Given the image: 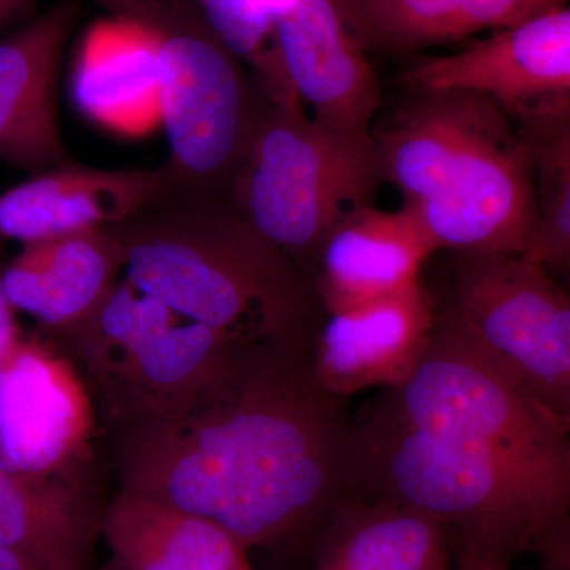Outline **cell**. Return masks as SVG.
<instances>
[{
  "label": "cell",
  "instance_id": "52a82bcc",
  "mask_svg": "<svg viewBox=\"0 0 570 570\" xmlns=\"http://www.w3.org/2000/svg\"><path fill=\"white\" fill-rule=\"evenodd\" d=\"M379 400L411 425L499 450L540 485L570 499V426L487 355L452 307L436 316L411 377Z\"/></svg>",
  "mask_w": 570,
  "mask_h": 570
},
{
  "label": "cell",
  "instance_id": "7402d4cb",
  "mask_svg": "<svg viewBox=\"0 0 570 570\" xmlns=\"http://www.w3.org/2000/svg\"><path fill=\"white\" fill-rule=\"evenodd\" d=\"M539 179L534 223L521 257L546 269L568 272L570 265V127H542L524 135Z\"/></svg>",
  "mask_w": 570,
  "mask_h": 570
},
{
  "label": "cell",
  "instance_id": "ac0fdd59",
  "mask_svg": "<svg viewBox=\"0 0 570 570\" xmlns=\"http://www.w3.org/2000/svg\"><path fill=\"white\" fill-rule=\"evenodd\" d=\"M104 510L85 479H37L0 466V543L45 570H96Z\"/></svg>",
  "mask_w": 570,
  "mask_h": 570
},
{
  "label": "cell",
  "instance_id": "2e32d148",
  "mask_svg": "<svg viewBox=\"0 0 570 570\" xmlns=\"http://www.w3.org/2000/svg\"><path fill=\"white\" fill-rule=\"evenodd\" d=\"M121 269V245L107 227L24 245L0 281L13 309L58 341L96 316Z\"/></svg>",
  "mask_w": 570,
  "mask_h": 570
},
{
  "label": "cell",
  "instance_id": "44dd1931",
  "mask_svg": "<svg viewBox=\"0 0 570 570\" xmlns=\"http://www.w3.org/2000/svg\"><path fill=\"white\" fill-rule=\"evenodd\" d=\"M365 50L406 52L452 43L568 6V0H336Z\"/></svg>",
  "mask_w": 570,
  "mask_h": 570
},
{
  "label": "cell",
  "instance_id": "7a4b0ae2",
  "mask_svg": "<svg viewBox=\"0 0 570 570\" xmlns=\"http://www.w3.org/2000/svg\"><path fill=\"white\" fill-rule=\"evenodd\" d=\"M127 281L186 321L245 340L313 351L314 305L298 266L235 212L230 198L165 183L111 225Z\"/></svg>",
  "mask_w": 570,
  "mask_h": 570
},
{
  "label": "cell",
  "instance_id": "277c9868",
  "mask_svg": "<svg viewBox=\"0 0 570 570\" xmlns=\"http://www.w3.org/2000/svg\"><path fill=\"white\" fill-rule=\"evenodd\" d=\"M360 419L370 461L367 497L417 509L455 532L456 561L512 564L542 554L569 570L570 499L540 485L499 450L401 419L381 400Z\"/></svg>",
  "mask_w": 570,
  "mask_h": 570
},
{
  "label": "cell",
  "instance_id": "d6986e66",
  "mask_svg": "<svg viewBox=\"0 0 570 570\" xmlns=\"http://www.w3.org/2000/svg\"><path fill=\"white\" fill-rule=\"evenodd\" d=\"M111 570H227L249 551L223 528L157 499L119 491L100 527Z\"/></svg>",
  "mask_w": 570,
  "mask_h": 570
},
{
  "label": "cell",
  "instance_id": "8992f818",
  "mask_svg": "<svg viewBox=\"0 0 570 570\" xmlns=\"http://www.w3.org/2000/svg\"><path fill=\"white\" fill-rule=\"evenodd\" d=\"M377 179L373 135L337 132L305 108L264 99L228 198L295 264L318 253L348 209L367 204Z\"/></svg>",
  "mask_w": 570,
  "mask_h": 570
},
{
  "label": "cell",
  "instance_id": "83f0119b",
  "mask_svg": "<svg viewBox=\"0 0 570 570\" xmlns=\"http://www.w3.org/2000/svg\"><path fill=\"white\" fill-rule=\"evenodd\" d=\"M227 570H254L253 566H250L249 557L243 558V560H239L236 562V564L232 566V568H228Z\"/></svg>",
  "mask_w": 570,
  "mask_h": 570
},
{
  "label": "cell",
  "instance_id": "484cf974",
  "mask_svg": "<svg viewBox=\"0 0 570 570\" xmlns=\"http://www.w3.org/2000/svg\"><path fill=\"white\" fill-rule=\"evenodd\" d=\"M0 570H45L28 558L0 543Z\"/></svg>",
  "mask_w": 570,
  "mask_h": 570
},
{
  "label": "cell",
  "instance_id": "ffe728a7",
  "mask_svg": "<svg viewBox=\"0 0 570 570\" xmlns=\"http://www.w3.org/2000/svg\"><path fill=\"white\" fill-rule=\"evenodd\" d=\"M450 532L428 513L385 498L346 505L318 539L313 570H450Z\"/></svg>",
  "mask_w": 570,
  "mask_h": 570
},
{
  "label": "cell",
  "instance_id": "4316f807",
  "mask_svg": "<svg viewBox=\"0 0 570 570\" xmlns=\"http://www.w3.org/2000/svg\"><path fill=\"white\" fill-rule=\"evenodd\" d=\"M459 562V570H510L512 564L499 561H472L461 560Z\"/></svg>",
  "mask_w": 570,
  "mask_h": 570
},
{
  "label": "cell",
  "instance_id": "30bf717a",
  "mask_svg": "<svg viewBox=\"0 0 570 570\" xmlns=\"http://www.w3.org/2000/svg\"><path fill=\"white\" fill-rule=\"evenodd\" d=\"M96 401L80 370L48 337H22L0 363V466L37 479H85Z\"/></svg>",
  "mask_w": 570,
  "mask_h": 570
},
{
  "label": "cell",
  "instance_id": "7c38bea8",
  "mask_svg": "<svg viewBox=\"0 0 570 570\" xmlns=\"http://www.w3.org/2000/svg\"><path fill=\"white\" fill-rule=\"evenodd\" d=\"M273 50L296 99L322 126L367 137L381 102L365 48L336 0H294L272 24Z\"/></svg>",
  "mask_w": 570,
  "mask_h": 570
},
{
  "label": "cell",
  "instance_id": "d4e9b609",
  "mask_svg": "<svg viewBox=\"0 0 570 570\" xmlns=\"http://www.w3.org/2000/svg\"><path fill=\"white\" fill-rule=\"evenodd\" d=\"M39 0H0V33L32 18Z\"/></svg>",
  "mask_w": 570,
  "mask_h": 570
},
{
  "label": "cell",
  "instance_id": "4fadbf2b",
  "mask_svg": "<svg viewBox=\"0 0 570 570\" xmlns=\"http://www.w3.org/2000/svg\"><path fill=\"white\" fill-rule=\"evenodd\" d=\"M78 6L62 0L0 39V163L29 175L73 163L61 132L58 71Z\"/></svg>",
  "mask_w": 570,
  "mask_h": 570
},
{
  "label": "cell",
  "instance_id": "6da1fadb",
  "mask_svg": "<svg viewBox=\"0 0 570 570\" xmlns=\"http://www.w3.org/2000/svg\"><path fill=\"white\" fill-rule=\"evenodd\" d=\"M119 491L216 523L247 551L322 538L370 489L360 419L311 354L243 340L183 406L112 428Z\"/></svg>",
  "mask_w": 570,
  "mask_h": 570
},
{
  "label": "cell",
  "instance_id": "e0dca14e",
  "mask_svg": "<svg viewBox=\"0 0 570 570\" xmlns=\"http://www.w3.org/2000/svg\"><path fill=\"white\" fill-rule=\"evenodd\" d=\"M436 250L406 209L355 206L318 249V295L328 314H336L395 294L417 283L420 269Z\"/></svg>",
  "mask_w": 570,
  "mask_h": 570
},
{
  "label": "cell",
  "instance_id": "603a6c76",
  "mask_svg": "<svg viewBox=\"0 0 570 570\" xmlns=\"http://www.w3.org/2000/svg\"><path fill=\"white\" fill-rule=\"evenodd\" d=\"M197 3L216 36L250 71L266 102L305 108L277 63L272 22L262 0H197Z\"/></svg>",
  "mask_w": 570,
  "mask_h": 570
},
{
  "label": "cell",
  "instance_id": "5bb4252c",
  "mask_svg": "<svg viewBox=\"0 0 570 570\" xmlns=\"http://www.w3.org/2000/svg\"><path fill=\"white\" fill-rule=\"evenodd\" d=\"M436 316L420 281L330 314L311 351L317 381L348 400L367 389L400 387L425 355Z\"/></svg>",
  "mask_w": 570,
  "mask_h": 570
},
{
  "label": "cell",
  "instance_id": "cb8c5ba5",
  "mask_svg": "<svg viewBox=\"0 0 570 570\" xmlns=\"http://www.w3.org/2000/svg\"><path fill=\"white\" fill-rule=\"evenodd\" d=\"M22 340L20 328H18L17 318H14L13 306L10 305L6 294H3L2 281H0V363L9 358L14 347Z\"/></svg>",
  "mask_w": 570,
  "mask_h": 570
},
{
  "label": "cell",
  "instance_id": "9c48e42d",
  "mask_svg": "<svg viewBox=\"0 0 570 570\" xmlns=\"http://www.w3.org/2000/svg\"><path fill=\"white\" fill-rule=\"evenodd\" d=\"M453 313L487 355L570 426V302L517 255L461 254Z\"/></svg>",
  "mask_w": 570,
  "mask_h": 570
},
{
  "label": "cell",
  "instance_id": "9a60e30c",
  "mask_svg": "<svg viewBox=\"0 0 570 570\" xmlns=\"http://www.w3.org/2000/svg\"><path fill=\"white\" fill-rule=\"evenodd\" d=\"M164 186L163 168L100 170L75 163L0 194V239L22 246L122 223Z\"/></svg>",
  "mask_w": 570,
  "mask_h": 570
},
{
  "label": "cell",
  "instance_id": "ba28073f",
  "mask_svg": "<svg viewBox=\"0 0 570 570\" xmlns=\"http://www.w3.org/2000/svg\"><path fill=\"white\" fill-rule=\"evenodd\" d=\"M243 340L179 317L126 279L88 324L52 343L73 360L112 430L183 406Z\"/></svg>",
  "mask_w": 570,
  "mask_h": 570
},
{
  "label": "cell",
  "instance_id": "5b68a950",
  "mask_svg": "<svg viewBox=\"0 0 570 570\" xmlns=\"http://www.w3.org/2000/svg\"><path fill=\"white\" fill-rule=\"evenodd\" d=\"M142 39L170 145L165 179L225 194L249 145L262 94L208 24L197 0H92Z\"/></svg>",
  "mask_w": 570,
  "mask_h": 570
},
{
  "label": "cell",
  "instance_id": "8fae6325",
  "mask_svg": "<svg viewBox=\"0 0 570 570\" xmlns=\"http://www.w3.org/2000/svg\"><path fill=\"white\" fill-rule=\"evenodd\" d=\"M406 78L423 94L485 97L530 129L569 124V7L542 11L463 51L426 59Z\"/></svg>",
  "mask_w": 570,
  "mask_h": 570
},
{
  "label": "cell",
  "instance_id": "3957f363",
  "mask_svg": "<svg viewBox=\"0 0 570 570\" xmlns=\"http://www.w3.org/2000/svg\"><path fill=\"white\" fill-rule=\"evenodd\" d=\"M374 149L379 178L400 190L438 250L523 253L535 212L531 145L497 104L423 94Z\"/></svg>",
  "mask_w": 570,
  "mask_h": 570
}]
</instances>
